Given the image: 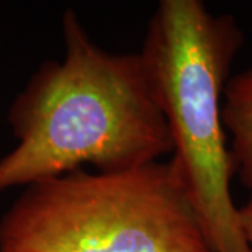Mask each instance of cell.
Instances as JSON below:
<instances>
[{"label": "cell", "instance_id": "cell-1", "mask_svg": "<svg viewBox=\"0 0 252 252\" xmlns=\"http://www.w3.org/2000/svg\"><path fill=\"white\" fill-rule=\"evenodd\" d=\"M64 55L46 61L7 112L17 146L0 158V192L93 165L117 172L172 154L171 133L140 52L112 54L76 11L62 16Z\"/></svg>", "mask_w": 252, "mask_h": 252}, {"label": "cell", "instance_id": "cell-2", "mask_svg": "<svg viewBox=\"0 0 252 252\" xmlns=\"http://www.w3.org/2000/svg\"><path fill=\"white\" fill-rule=\"evenodd\" d=\"M244 34L231 16L212 14L199 0H162L140 55L172 139L171 160L213 252H251L230 181L221 102Z\"/></svg>", "mask_w": 252, "mask_h": 252}, {"label": "cell", "instance_id": "cell-3", "mask_svg": "<svg viewBox=\"0 0 252 252\" xmlns=\"http://www.w3.org/2000/svg\"><path fill=\"white\" fill-rule=\"evenodd\" d=\"M0 252L213 251L170 160L27 185L0 219Z\"/></svg>", "mask_w": 252, "mask_h": 252}, {"label": "cell", "instance_id": "cell-4", "mask_svg": "<svg viewBox=\"0 0 252 252\" xmlns=\"http://www.w3.org/2000/svg\"><path fill=\"white\" fill-rule=\"evenodd\" d=\"M223 125L231 133L230 154L235 175L252 190V67L227 81L221 102Z\"/></svg>", "mask_w": 252, "mask_h": 252}, {"label": "cell", "instance_id": "cell-5", "mask_svg": "<svg viewBox=\"0 0 252 252\" xmlns=\"http://www.w3.org/2000/svg\"><path fill=\"white\" fill-rule=\"evenodd\" d=\"M238 213H240V221H241L244 237L252 252V196L248 199L245 205L238 207Z\"/></svg>", "mask_w": 252, "mask_h": 252}]
</instances>
